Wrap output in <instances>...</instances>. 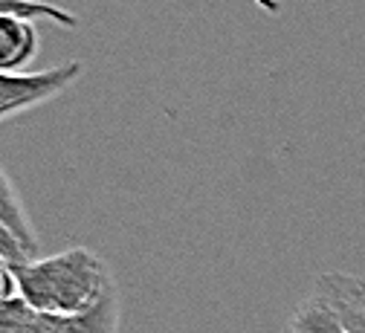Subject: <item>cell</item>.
<instances>
[{
	"label": "cell",
	"instance_id": "cell-12",
	"mask_svg": "<svg viewBox=\"0 0 365 333\" xmlns=\"http://www.w3.org/2000/svg\"><path fill=\"white\" fill-rule=\"evenodd\" d=\"M354 293H356V299H359V304L365 307V281H359V278H354Z\"/></svg>",
	"mask_w": 365,
	"mask_h": 333
},
{
	"label": "cell",
	"instance_id": "cell-3",
	"mask_svg": "<svg viewBox=\"0 0 365 333\" xmlns=\"http://www.w3.org/2000/svg\"><path fill=\"white\" fill-rule=\"evenodd\" d=\"M119 316H122V302L119 290L110 287L102 302L87 307L81 313H50L47 333H116L119 330Z\"/></svg>",
	"mask_w": 365,
	"mask_h": 333
},
{
	"label": "cell",
	"instance_id": "cell-4",
	"mask_svg": "<svg viewBox=\"0 0 365 333\" xmlns=\"http://www.w3.org/2000/svg\"><path fill=\"white\" fill-rule=\"evenodd\" d=\"M38 56L35 21L18 15H0V70L21 73Z\"/></svg>",
	"mask_w": 365,
	"mask_h": 333
},
{
	"label": "cell",
	"instance_id": "cell-11",
	"mask_svg": "<svg viewBox=\"0 0 365 333\" xmlns=\"http://www.w3.org/2000/svg\"><path fill=\"white\" fill-rule=\"evenodd\" d=\"M18 293V281H15V270L6 264V261H0V302H6Z\"/></svg>",
	"mask_w": 365,
	"mask_h": 333
},
{
	"label": "cell",
	"instance_id": "cell-1",
	"mask_svg": "<svg viewBox=\"0 0 365 333\" xmlns=\"http://www.w3.org/2000/svg\"><path fill=\"white\" fill-rule=\"evenodd\" d=\"M12 270L18 293L43 313H81L116 287L105 258L87 247H73L50 258H32Z\"/></svg>",
	"mask_w": 365,
	"mask_h": 333
},
{
	"label": "cell",
	"instance_id": "cell-6",
	"mask_svg": "<svg viewBox=\"0 0 365 333\" xmlns=\"http://www.w3.org/2000/svg\"><path fill=\"white\" fill-rule=\"evenodd\" d=\"M316 290H322L342 313V319L348 322L351 333H365V307L359 304L356 293H354V275H345V272H325L319 275Z\"/></svg>",
	"mask_w": 365,
	"mask_h": 333
},
{
	"label": "cell",
	"instance_id": "cell-5",
	"mask_svg": "<svg viewBox=\"0 0 365 333\" xmlns=\"http://www.w3.org/2000/svg\"><path fill=\"white\" fill-rule=\"evenodd\" d=\"M290 333H351V327L342 319L339 307L322 290L313 287V293L296 307L290 319Z\"/></svg>",
	"mask_w": 365,
	"mask_h": 333
},
{
	"label": "cell",
	"instance_id": "cell-8",
	"mask_svg": "<svg viewBox=\"0 0 365 333\" xmlns=\"http://www.w3.org/2000/svg\"><path fill=\"white\" fill-rule=\"evenodd\" d=\"M50 313L32 307L21 293L0 302V333H47Z\"/></svg>",
	"mask_w": 365,
	"mask_h": 333
},
{
	"label": "cell",
	"instance_id": "cell-7",
	"mask_svg": "<svg viewBox=\"0 0 365 333\" xmlns=\"http://www.w3.org/2000/svg\"><path fill=\"white\" fill-rule=\"evenodd\" d=\"M0 223L9 226V229L15 232V237L24 244V250H26L29 255H35V250H38V235H35V229H32V220H29V215H26V209H24V200H21V195H18V188L12 185V180L6 177L4 168H0Z\"/></svg>",
	"mask_w": 365,
	"mask_h": 333
},
{
	"label": "cell",
	"instance_id": "cell-2",
	"mask_svg": "<svg viewBox=\"0 0 365 333\" xmlns=\"http://www.w3.org/2000/svg\"><path fill=\"white\" fill-rule=\"evenodd\" d=\"M81 76L78 61H64L38 73H6L0 70V119H9L29 108L50 102Z\"/></svg>",
	"mask_w": 365,
	"mask_h": 333
},
{
	"label": "cell",
	"instance_id": "cell-10",
	"mask_svg": "<svg viewBox=\"0 0 365 333\" xmlns=\"http://www.w3.org/2000/svg\"><path fill=\"white\" fill-rule=\"evenodd\" d=\"M0 261H6L9 267L32 261V255L24 250V244L15 237V232L9 226H4V223H0Z\"/></svg>",
	"mask_w": 365,
	"mask_h": 333
},
{
	"label": "cell",
	"instance_id": "cell-9",
	"mask_svg": "<svg viewBox=\"0 0 365 333\" xmlns=\"http://www.w3.org/2000/svg\"><path fill=\"white\" fill-rule=\"evenodd\" d=\"M0 15H18L26 21H50L58 26H78V18L47 0H0Z\"/></svg>",
	"mask_w": 365,
	"mask_h": 333
},
{
	"label": "cell",
	"instance_id": "cell-13",
	"mask_svg": "<svg viewBox=\"0 0 365 333\" xmlns=\"http://www.w3.org/2000/svg\"><path fill=\"white\" fill-rule=\"evenodd\" d=\"M287 333H290V330H287Z\"/></svg>",
	"mask_w": 365,
	"mask_h": 333
}]
</instances>
